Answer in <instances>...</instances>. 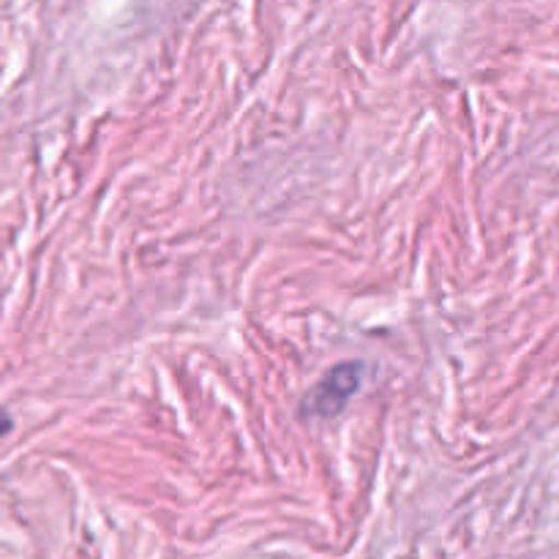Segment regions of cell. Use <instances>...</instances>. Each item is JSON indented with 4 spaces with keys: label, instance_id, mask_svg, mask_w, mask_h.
Returning a JSON list of instances; mask_svg holds the SVG:
<instances>
[{
    "label": "cell",
    "instance_id": "6da1fadb",
    "mask_svg": "<svg viewBox=\"0 0 559 559\" xmlns=\"http://www.w3.org/2000/svg\"><path fill=\"white\" fill-rule=\"evenodd\" d=\"M364 369L360 364H338L311 388L309 396L304 399L306 418H336L349 399L358 393Z\"/></svg>",
    "mask_w": 559,
    "mask_h": 559
},
{
    "label": "cell",
    "instance_id": "7a4b0ae2",
    "mask_svg": "<svg viewBox=\"0 0 559 559\" xmlns=\"http://www.w3.org/2000/svg\"><path fill=\"white\" fill-rule=\"evenodd\" d=\"M9 429H11V418L3 413V409H0V437H3Z\"/></svg>",
    "mask_w": 559,
    "mask_h": 559
}]
</instances>
